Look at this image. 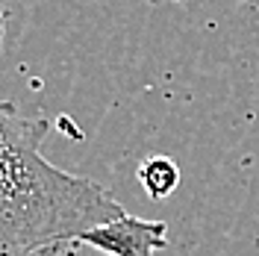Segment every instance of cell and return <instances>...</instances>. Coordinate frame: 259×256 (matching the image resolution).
<instances>
[{
	"instance_id": "6da1fadb",
	"label": "cell",
	"mask_w": 259,
	"mask_h": 256,
	"mask_svg": "<svg viewBox=\"0 0 259 256\" xmlns=\"http://www.w3.org/2000/svg\"><path fill=\"white\" fill-rule=\"evenodd\" d=\"M45 118L0 100V256H32L127 212L100 183L45 159Z\"/></svg>"
},
{
	"instance_id": "7a4b0ae2",
	"label": "cell",
	"mask_w": 259,
	"mask_h": 256,
	"mask_svg": "<svg viewBox=\"0 0 259 256\" xmlns=\"http://www.w3.org/2000/svg\"><path fill=\"white\" fill-rule=\"evenodd\" d=\"M80 239L106 256H156L168 247V224L124 212L106 224L85 230Z\"/></svg>"
},
{
	"instance_id": "3957f363",
	"label": "cell",
	"mask_w": 259,
	"mask_h": 256,
	"mask_svg": "<svg viewBox=\"0 0 259 256\" xmlns=\"http://www.w3.org/2000/svg\"><path fill=\"white\" fill-rule=\"evenodd\" d=\"M136 177H139L145 194L153 197V200H165L168 194L177 192V186H180V168L168 156H150V159H145L139 165Z\"/></svg>"
},
{
	"instance_id": "277c9868",
	"label": "cell",
	"mask_w": 259,
	"mask_h": 256,
	"mask_svg": "<svg viewBox=\"0 0 259 256\" xmlns=\"http://www.w3.org/2000/svg\"><path fill=\"white\" fill-rule=\"evenodd\" d=\"M3 27H6V0H0V45H3Z\"/></svg>"
}]
</instances>
